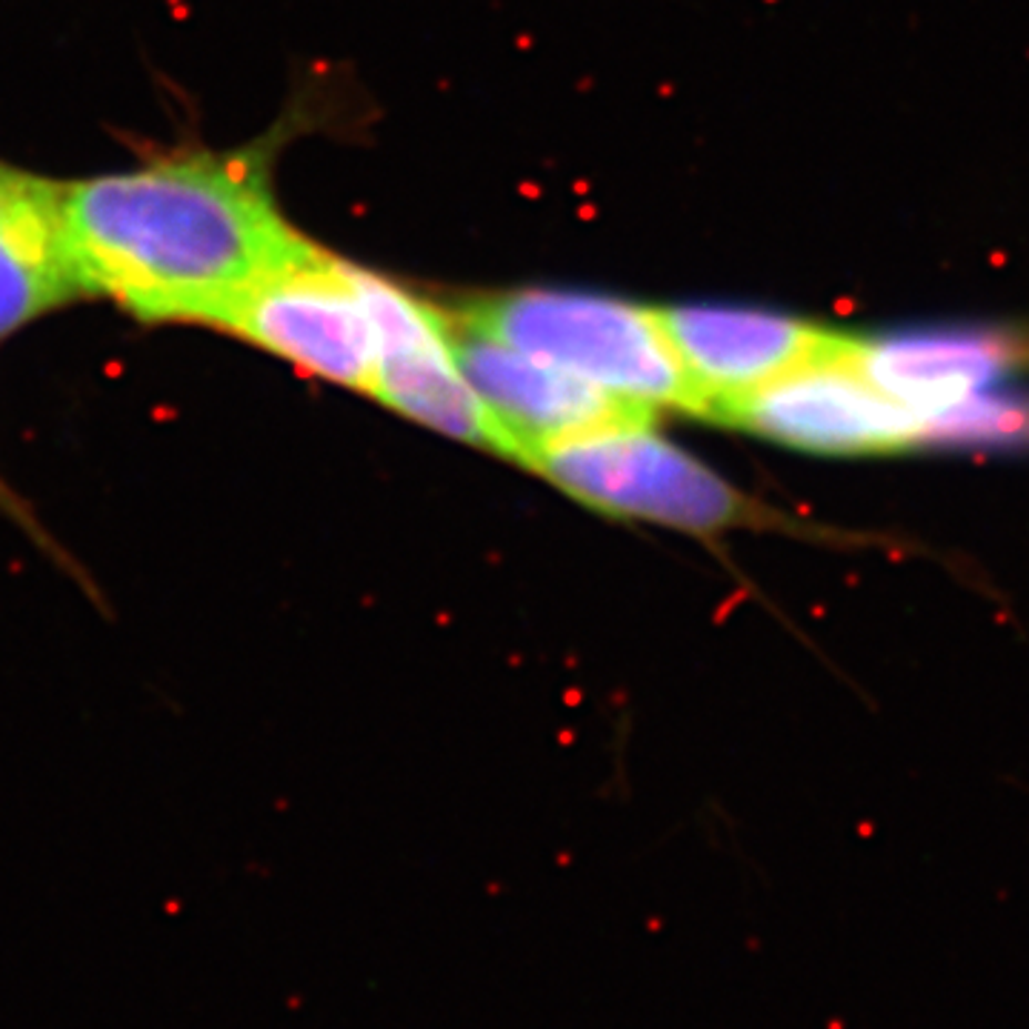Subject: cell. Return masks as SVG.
Segmentation results:
<instances>
[{
    "instance_id": "obj_1",
    "label": "cell",
    "mask_w": 1029,
    "mask_h": 1029,
    "mask_svg": "<svg viewBox=\"0 0 1029 1029\" xmlns=\"http://www.w3.org/2000/svg\"><path fill=\"white\" fill-rule=\"evenodd\" d=\"M63 210L86 298L146 324L215 326L246 286L309 244L278 212L255 152H181L63 183Z\"/></svg>"
},
{
    "instance_id": "obj_2",
    "label": "cell",
    "mask_w": 1029,
    "mask_h": 1029,
    "mask_svg": "<svg viewBox=\"0 0 1029 1029\" xmlns=\"http://www.w3.org/2000/svg\"><path fill=\"white\" fill-rule=\"evenodd\" d=\"M463 326L632 407L701 415L695 386L658 309L578 292H518L472 306Z\"/></svg>"
},
{
    "instance_id": "obj_3",
    "label": "cell",
    "mask_w": 1029,
    "mask_h": 1029,
    "mask_svg": "<svg viewBox=\"0 0 1029 1029\" xmlns=\"http://www.w3.org/2000/svg\"><path fill=\"white\" fill-rule=\"evenodd\" d=\"M632 418L556 440L527 467L578 501L626 518L712 532L744 514L738 492L710 467Z\"/></svg>"
},
{
    "instance_id": "obj_4",
    "label": "cell",
    "mask_w": 1029,
    "mask_h": 1029,
    "mask_svg": "<svg viewBox=\"0 0 1029 1029\" xmlns=\"http://www.w3.org/2000/svg\"><path fill=\"white\" fill-rule=\"evenodd\" d=\"M212 329L261 346L315 378L369 395L375 389V335L355 266L315 244L246 286Z\"/></svg>"
},
{
    "instance_id": "obj_5",
    "label": "cell",
    "mask_w": 1029,
    "mask_h": 1029,
    "mask_svg": "<svg viewBox=\"0 0 1029 1029\" xmlns=\"http://www.w3.org/2000/svg\"><path fill=\"white\" fill-rule=\"evenodd\" d=\"M715 420L821 455L907 452L924 444L927 429L924 415L895 404L860 373L847 335L721 409Z\"/></svg>"
},
{
    "instance_id": "obj_6",
    "label": "cell",
    "mask_w": 1029,
    "mask_h": 1029,
    "mask_svg": "<svg viewBox=\"0 0 1029 1029\" xmlns=\"http://www.w3.org/2000/svg\"><path fill=\"white\" fill-rule=\"evenodd\" d=\"M355 281L375 335V398L440 435L507 458L501 429L455 360L447 320L378 275L355 269Z\"/></svg>"
},
{
    "instance_id": "obj_7",
    "label": "cell",
    "mask_w": 1029,
    "mask_h": 1029,
    "mask_svg": "<svg viewBox=\"0 0 1029 1029\" xmlns=\"http://www.w3.org/2000/svg\"><path fill=\"white\" fill-rule=\"evenodd\" d=\"M452 349L463 378L501 429L507 458L514 461L529 463L538 449L607 424L652 418L650 409L612 398L598 386L469 326L452 333Z\"/></svg>"
},
{
    "instance_id": "obj_8",
    "label": "cell",
    "mask_w": 1029,
    "mask_h": 1029,
    "mask_svg": "<svg viewBox=\"0 0 1029 1029\" xmlns=\"http://www.w3.org/2000/svg\"><path fill=\"white\" fill-rule=\"evenodd\" d=\"M658 312L706 418H719L721 409L833 349L840 338L824 326L761 309L677 306Z\"/></svg>"
},
{
    "instance_id": "obj_9",
    "label": "cell",
    "mask_w": 1029,
    "mask_h": 1029,
    "mask_svg": "<svg viewBox=\"0 0 1029 1029\" xmlns=\"http://www.w3.org/2000/svg\"><path fill=\"white\" fill-rule=\"evenodd\" d=\"M855 360L887 398L929 418L1001 384L1023 364V340L989 326H915L855 340Z\"/></svg>"
},
{
    "instance_id": "obj_10",
    "label": "cell",
    "mask_w": 1029,
    "mask_h": 1029,
    "mask_svg": "<svg viewBox=\"0 0 1029 1029\" xmlns=\"http://www.w3.org/2000/svg\"><path fill=\"white\" fill-rule=\"evenodd\" d=\"M78 298L63 183L0 161V344Z\"/></svg>"
},
{
    "instance_id": "obj_11",
    "label": "cell",
    "mask_w": 1029,
    "mask_h": 1029,
    "mask_svg": "<svg viewBox=\"0 0 1029 1029\" xmlns=\"http://www.w3.org/2000/svg\"><path fill=\"white\" fill-rule=\"evenodd\" d=\"M924 444L941 447H1029V395L978 393L927 418Z\"/></svg>"
},
{
    "instance_id": "obj_12",
    "label": "cell",
    "mask_w": 1029,
    "mask_h": 1029,
    "mask_svg": "<svg viewBox=\"0 0 1029 1029\" xmlns=\"http://www.w3.org/2000/svg\"><path fill=\"white\" fill-rule=\"evenodd\" d=\"M0 512L9 514L12 521L23 523V527H27L29 532H32V536L38 538V541H43V536H41V529H38V523H34L32 518H29L27 507H23V503H21V498H18V495H14L12 489L7 487V481H3V478H0Z\"/></svg>"
}]
</instances>
